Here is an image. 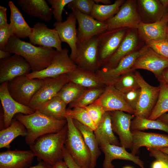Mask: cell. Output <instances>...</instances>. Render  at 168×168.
Returning <instances> with one entry per match:
<instances>
[{
  "instance_id": "obj_1",
  "label": "cell",
  "mask_w": 168,
  "mask_h": 168,
  "mask_svg": "<svg viewBox=\"0 0 168 168\" xmlns=\"http://www.w3.org/2000/svg\"><path fill=\"white\" fill-rule=\"evenodd\" d=\"M3 50L22 56L30 64L33 72L46 68L57 52L53 48L35 46L14 35L10 37Z\"/></svg>"
},
{
  "instance_id": "obj_2",
  "label": "cell",
  "mask_w": 168,
  "mask_h": 168,
  "mask_svg": "<svg viewBox=\"0 0 168 168\" xmlns=\"http://www.w3.org/2000/svg\"><path fill=\"white\" fill-rule=\"evenodd\" d=\"M15 118L26 128L27 134L25 142L29 146L43 135L60 131L67 124L66 119H57L46 115L38 110L30 114H16Z\"/></svg>"
},
{
  "instance_id": "obj_3",
  "label": "cell",
  "mask_w": 168,
  "mask_h": 168,
  "mask_svg": "<svg viewBox=\"0 0 168 168\" xmlns=\"http://www.w3.org/2000/svg\"><path fill=\"white\" fill-rule=\"evenodd\" d=\"M67 132V124L60 131L43 135L29 146L38 161H43L53 166L63 161V150Z\"/></svg>"
},
{
  "instance_id": "obj_4",
  "label": "cell",
  "mask_w": 168,
  "mask_h": 168,
  "mask_svg": "<svg viewBox=\"0 0 168 168\" xmlns=\"http://www.w3.org/2000/svg\"><path fill=\"white\" fill-rule=\"evenodd\" d=\"M68 126L64 146L68 152L80 166L90 168L91 156L90 151L80 131L74 124L73 119L66 116Z\"/></svg>"
},
{
  "instance_id": "obj_5",
  "label": "cell",
  "mask_w": 168,
  "mask_h": 168,
  "mask_svg": "<svg viewBox=\"0 0 168 168\" xmlns=\"http://www.w3.org/2000/svg\"><path fill=\"white\" fill-rule=\"evenodd\" d=\"M44 81L45 79L30 78L26 76H19L8 82V90L15 100L28 106Z\"/></svg>"
},
{
  "instance_id": "obj_6",
  "label": "cell",
  "mask_w": 168,
  "mask_h": 168,
  "mask_svg": "<svg viewBox=\"0 0 168 168\" xmlns=\"http://www.w3.org/2000/svg\"><path fill=\"white\" fill-rule=\"evenodd\" d=\"M68 52L66 48L57 51L46 68L39 71L31 72L26 76L30 78L44 79L56 77L72 71L77 66L71 59Z\"/></svg>"
},
{
  "instance_id": "obj_7",
  "label": "cell",
  "mask_w": 168,
  "mask_h": 168,
  "mask_svg": "<svg viewBox=\"0 0 168 168\" xmlns=\"http://www.w3.org/2000/svg\"><path fill=\"white\" fill-rule=\"evenodd\" d=\"M98 35L77 41L76 54L73 61L77 67L94 72L100 69Z\"/></svg>"
},
{
  "instance_id": "obj_8",
  "label": "cell",
  "mask_w": 168,
  "mask_h": 168,
  "mask_svg": "<svg viewBox=\"0 0 168 168\" xmlns=\"http://www.w3.org/2000/svg\"><path fill=\"white\" fill-rule=\"evenodd\" d=\"M135 72L141 90L134 115L148 119L157 101L160 92V86H155L150 85L143 79L139 72L135 70Z\"/></svg>"
},
{
  "instance_id": "obj_9",
  "label": "cell",
  "mask_w": 168,
  "mask_h": 168,
  "mask_svg": "<svg viewBox=\"0 0 168 168\" xmlns=\"http://www.w3.org/2000/svg\"><path fill=\"white\" fill-rule=\"evenodd\" d=\"M126 33V28H121L106 30L98 35L100 68L116 51Z\"/></svg>"
},
{
  "instance_id": "obj_10",
  "label": "cell",
  "mask_w": 168,
  "mask_h": 168,
  "mask_svg": "<svg viewBox=\"0 0 168 168\" xmlns=\"http://www.w3.org/2000/svg\"><path fill=\"white\" fill-rule=\"evenodd\" d=\"M147 48V46L133 51L121 59L114 67L107 69L100 68L95 73L105 86L113 85L121 76L133 70L136 60Z\"/></svg>"
},
{
  "instance_id": "obj_11",
  "label": "cell",
  "mask_w": 168,
  "mask_h": 168,
  "mask_svg": "<svg viewBox=\"0 0 168 168\" xmlns=\"http://www.w3.org/2000/svg\"><path fill=\"white\" fill-rule=\"evenodd\" d=\"M140 22L134 2L131 0L125 1L117 12L105 21L108 30L126 28L137 29Z\"/></svg>"
},
{
  "instance_id": "obj_12",
  "label": "cell",
  "mask_w": 168,
  "mask_h": 168,
  "mask_svg": "<svg viewBox=\"0 0 168 168\" xmlns=\"http://www.w3.org/2000/svg\"><path fill=\"white\" fill-rule=\"evenodd\" d=\"M7 85V82L1 83L0 85V99L3 110L1 117L3 129L10 125L13 117L16 114H30L36 110L15 100L10 94Z\"/></svg>"
},
{
  "instance_id": "obj_13",
  "label": "cell",
  "mask_w": 168,
  "mask_h": 168,
  "mask_svg": "<svg viewBox=\"0 0 168 168\" xmlns=\"http://www.w3.org/2000/svg\"><path fill=\"white\" fill-rule=\"evenodd\" d=\"M69 82L67 74L45 79L44 84L35 93L28 106L34 110H38L45 102L56 96Z\"/></svg>"
},
{
  "instance_id": "obj_14",
  "label": "cell",
  "mask_w": 168,
  "mask_h": 168,
  "mask_svg": "<svg viewBox=\"0 0 168 168\" xmlns=\"http://www.w3.org/2000/svg\"><path fill=\"white\" fill-rule=\"evenodd\" d=\"M30 64L22 56L14 54L0 59V83L8 82L15 78L26 76L31 72Z\"/></svg>"
},
{
  "instance_id": "obj_15",
  "label": "cell",
  "mask_w": 168,
  "mask_h": 168,
  "mask_svg": "<svg viewBox=\"0 0 168 168\" xmlns=\"http://www.w3.org/2000/svg\"><path fill=\"white\" fill-rule=\"evenodd\" d=\"M110 114L112 130L119 136L121 146L131 150L133 138L130 126L134 115L119 110L110 111Z\"/></svg>"
},
{
  "instance_id": "obj_16",
  "label": "cell",
  "mask_w": 168,
  "mask_h": 168,
  "mask_svg": "<svg viewBox=\"0 0 168 168\" xmlns=\"http://www.w3.org/2000/svg\"><path fill=\"white\" fill-rule=\"evenodd\" d=\"M29 37V42L33 45L54 48L58 51L62 50V42L55 29L49 28L44 23L37 22L32 28Z\"/></svg>"
},
{
  "instance_id": "obj_17",
  "label": "cell",
  "mask_w": 168,
  "mask_h": 168,
  "mask_svg": "<svg viewBox=\"0 0 168 168\" xmlns=\"http://www.w3.org/2000/svg\"><path fill=\"white\" fill-rule=\"evenodd\" d=\"M71 9L78 24L77 29L78 41L88 40L107 30L105 22L98 21L91 16L84 14L76 9Z\"/></svg>"
},
{
  "instance_id": "obj_18",
  "label": "cell",
  "mask_w": 168,
  "mask_h": 168,
  "mask_svg": "<svg viewBox=\"0 0 168 168\" xmlns=\"http://www.w3.org/2000/svg\"><path fill=\"white\" fill-rule=\"evenodd\" d=\"M105 112L119 110L134 115L135 111L127 103L122 93L113 85L105 86L104 91L94 103Z\"/></svg>"
},
{
  "instance_id": "obj_19",
  "label": "cell",
  "mask_w": 168,
  "mask_h": 168,
  "mask_svg": "<svg viewBox=\"0 0 168 168\" xmlns=\"http://www.w3.org/2000/svg\"><path fill=\"white\" fill-rule=\"evenodd\" d=\"M168 68V59L155 52L147 46V49L136 60L133 70L143 69L152 72L158 78Z\"/></svg>"
},
{
  "instance_id": "obj_20",
  "label": "cell",
  "mask_w": 168,
  "mask_h": 168,
  "mask_svg": "<svg viewBox=\"0 0 168 168\" xmlns=\"http://www.w3.org/2000/svg\"><path fill=\"white\" fill-rule=\"evenodd\" d=\"M77 21L75 15L72 12L64 21H56L53 24L58 32L61 42L66 43L70 47L71 51L70 57L73 61L76 54L78 41L76 29Z\"/></svg>"
},
{
  "instance_id": "obj_21",
  "label": "cell",
  "mask_w": 168,
  "mask_h": 168,
  "mask_svg": "<svg viewBox=\"0 0 168 168\" xmlns=\"http://www.w3.org/2000/svg\"><path fill=\"white\" fill-rule=\"evenodd\" d=\"M133 138L131 153L136 155L142 147L158 148L168 147V136L161 134L131 130Z\"/></svg>"
},
{
  "instance_id": "obj_22",
  "label": "cell",
  "mask_w": 168,
  "mask_h": 168,
  "mask_svg": "<svg viewBox=\"0 0 168 168\" xmlns=\"http://www.w3.org/2000/svg\"><path fill=\"white\" fill-rule=\"evenodd\" d=\"M100 146V150L104 153L105 156L103 168H114L115 166L112 162L115 159L131 161L141 168H144V163L140 159L139 156L132 153L128 152L123 147L110 144Z\"/></svg>"
},
{
  "instance_id": "obj_23",
  "label": "cell",
  "mask_w": 168,
  "mask_h": 168,
  "mask_svg": "<svg viewBox=\"0 0 168 168\" xmlns=\"http://www.w3.org/2000/svg\"><path fill=\"white\" fill-rule=\"evenodd\" d=\"M35 156L31 150H8L0 153V168H28Z\"/></svg>"
},
{
  "instance_id": "obj_24",
  "label": "cell",
  "mask_w": 168,
  "mask_h": 168,
  "mask_svg": "<svg viewBox=\"0 0 168 168\" xmlns=\"http://www.w3.org/2000/svg\"><path fill=\"white\" fill-rule=\"evenodd\" d=\"M168 10L159 20L152 23L141 22L137 28L140 37L145 42L166 39Z\"/></svg>"
},
{
  "instance_id": "obj_25",
  "label": "cell",
  "mask_w": 168,
  "mask_h": 168,
  "mask_svg": "<svg viewBox=\"0 0 168 168\" xmlns=\"http://www.w3.org/2000/svg\"><path fill=\"white\" fill-rule=\"evenodd\" d=\"M22 10L28 14L45 21L52 17L51 8L44 0H17Z\"/></svg>"
},
{
  "instance_id": "obj_26",
  "label": "cell",
  "mask_w": 168,
  "mask_h": 168,
  "mask_svg": "<svg viewBox=\"0 0 168 168\" xmlns=\"http://www.w3.org/2000/svg\"><path fill=\"white\" fill-rule=\"evenodd\" d=\"M137 42L138 38L135 33H126L116 51L100 68L107 69L115 66L123 57L133 51Z\"/></svg>"
},
{
  "instance_id": "obj_27",
  "label": "cell",
  "mask_w": 168,
  "mask_h": 168,
  "mask_svg": "<svg viewBox=\"0 0 168 168\" xmlns=\"http://www.w3.org/2000/svg\"><path fill=\"white\" fill-rule=\"evenodd\" d=\"M94 132L100 146L107 144L120 146L112 130L110 112H105Z\"/></svg>"
},
{
  "instance_id": "obj_28",
  "label": "cell",
  "mask_w": 168,
  "mask_h": 168,
  "mask_svg": "<svg viewBox=\"0 0 168 168\" xmlns=\"http://www.w3.org/2000/svg\"><path fill=\"white\" fill-rule=\"evenodd\" d=\"M69 81L86 88L104 87L102 83L95 72L77 67L67 73Z\"/></svg>"
},
{
  "instance_id": "obj_29",
  "label": "cell",
  "mask_w": 168,
  "mask_h": 168,
  "mask_svg": "<svg viewBox=\"0 0 168 168\" xmlns=\"http://www.w3.org/2000/svg\"><path fill=\"white\" fill-rule=\"evenodd\" d=\"M10 10V27L13 35L19 38L29 37L32 28L25 21L22 14L12 1L8 2Z\"/></svg>"
},
{
  "instance_id": "obj_30",
  "label": "cell",
  "mask_w": 168,
  "mask_h": 168,
  "mask_svg": "<svg viewBox=\"0 0 168 168\" xmlns=\"http://www.w3.org/2000/svg\"><path fill=\"white\" fill-rule=\"evenodd\" d=\"M73 120L75 126L82 134L90 151L91 156L90 168H95L97 160L101 154V151L94 131L77 120L73 119Z\"/></svg>"
},
{
  "instance_id": "obj_31",
  "label": "cell",
  "mask_w": 168,
  "mask_h": 168,
  "mask_svg": "<svg viewBox=\"0 0 168 168\" xmlns=\"http://www.w3.org/2000/svg\"><path fill=\"white\" fill-rule=\"evenodd\" d=\"M27 130L21 122L16 119H13L10 125L0 131V148L9 149L10 144L17 137L21 136L26 137Z\"/></svg>"
},
{
  "instance_id": "obj_32",
  "label": "cell",
  "mask_w": 168,
  "mask_h": 168,
  "mask_svg": "<svg viewBox=\"0 0 168 168\" xmlns=\"http://www.w3.org/2000/svg\"><path fill=\"white\" fill-rule=\"evenodd\" d=\"M67 105L60 98L56 96L45 102L37 110L49 117L64 120L66 119Z\"/></svg>"
},
{
  "instance_id": "obj_33",
  "label": "cell",
  "mask_w": 168,
  "mask_h": 168,
  "mask_svg": "<svg viewBox=\"0 0 168 168\" xmlns=\"http://www.w3.org/2000/svg\"><path fill=\"white\" fill-rule=\"evenodd\" d=\"M124 2L123 0H116L113 4L108 5L95 3L91 16L98 21L105 22L117 12Z\"/></svg>"
},
{
  "instance_id": "obj_34",
  "label": "cell",
  "mask_w": 168,
  "mask_h": 168,
  "mask_svg": "<svg viewBox=\"0 0 168 168\" xmlns=\"http://www.w3.org/2000/svg\"><path fill=\"white\" fill-rule=\"evenodd\" d=\"M160 92L156 102L148 119L156 120L168 112V85L160 82Z\"/></svg>"
},
{
  "instance_id": "obj_35",
  "label": "cell",
  "mask_w": 168,
  "mask_h": 168,
  "mask_svg": "<svg viewBox=\"0 0 168 168\" xmlns=\"http://www.w3.org/2000/svg\"><path fill=\"white\" fill-rule=\"evenodd\" d=\"M131 130L141 131L147 129H156L168 133V125L157 119H150L138 116H135L132 120Z\"/></svg>"
},
{
  "instance_id": "obj_36",
  "label": "cell",
  "mask_w": 168,
  "mask_h": 168,
  "mask_svg": "<svg viewBox=\"0 0 168 168\" xmlns=\"http://www.w3.org/2000/svg\"><path fill=\"white\" fill-rule=\"evenodd\" d=\"M105 86L87 88L77 99L69 104V108H85L94 103L103 92Z\"/></svg>"
},
{
  "instance_id": "obj_37",
  "label": "cell",
  "mask_w": 168,
  "mask_h": 168,
  "mask_svg": "<svg viewBox=\"0 0 168 168\" xmlns=\"http://www.w3.org/2000/svg\"><path fill=\"white\" fill-rule=\"evenodd\" d=\"M86 89L69 81L63 86L56 96L67 105L77 99Z\"/></svg>"
},
{
  "instance_id": "obj_38",
  "label": "cell",
  "mask_w": 168,
  "mask_h": 168,
  "mask_svg": "<svg viewBox=\"0 0 168 168\" xmlns=\"http://www.w3.org/2000/svg\"><path fill=\"white\" fill-rule=\"evenodd\" d=\"M135 70L131 71L123 74L113 85L122 93L139 87L135 75Z\"/></svg>"
},
{
  "instance_id": "obj_39",
  "label": "cell",
  "mask_w": 168,
  "mask_h": 168,
  "mask_svg": "<svg viewBox=\"0 0 168 168\" xmlns=\"http://www.w3.org/2000/svg\"><path fill=\"white\" fill-rule=\"evenodd\" d=\"M139 2L141 7L148 16L160 19L166 12V7H164L160 1L141 0Z\"/></svg>"
},
{
  "instance_id": "obj_40",
  "label": "cell",
  "mask_w": 168,
  "mask_h": 168,
  "mask_svg": "<svg viewBox=\"0 0 168 168\" xmlns=\"http://www.w3.org/2000/svg\"><path fill=\"white\" fill-rule=\"evenodd\" d=\"M68 116L82 124L89 127L93 131L96 126L84 108L75 107L67 109L66 116Z\"/></svg>"
},
{
  "instance_id": "obj_41",
  "label": "cell",
  "mask_w": 168,
  "mask_h": 168,
  "mask_svg": "<svg viewBox=\"0 0 168 168\" xmlns=\"http://www.w3.org/2000/svg\"><path fill=\"white\" fill-rule=\"evenodd\" d=\"M95 4L93 0H72L67 5L69 9H76L84 14L91 16Z\"/></svg>"
},
{
  "instance_id": "obj_42",
  "label": "cell",
  "mask_w": 168,
  "mask_h": 168,
  "mask_svg": "<svg viewBox=\"0 0 168 168\" xmlns=\"http://www.w3.org/2000/svg\"><path fill=\"white\" fill-rule=\"evenodd\" d=\"M72 0H48L51 6L52 14L57 22L62 21V12L64 7Z\"/></svg>"
},
{
  "instance_id": "obj_43",
  "label": "cell",
  "mask_w": 168,
  "mask_h": 168,
  "mask_svg": "<svg viewBox=\"0 0 168 168\" xmlns=\"http://www.w3.org/2000/svg\"><path fill=\"white\" fill-rule=\"evenodd\" d=\"M147 45L161 56L168 59V41L166 39L146 42Z\"/></svg>"
},
{
  "instance_id": "obj_44",
  "label": "cell",
  "mask_w": 168,
  "mask_h": 168,
  "mask_svg": "<svg viewBox=\"0 0 168 168\" xmlns=\"http://www.w3.org/2000/svg\"><path fill=\"white\" fill-rule=\"evenodd\" d=\"M84 108L87 112L96 127L106 112L101 106L94 103Z\"/></svg>"
},
{
  "instance_id": "obj_45",
  "label": "cell",
  "mask_w": 168,
  "mask_h": 168,
  "mask_svg": "<svg viewBox=\"0 0 168 168\" xmlns=\"http://www.w3.org/2000/svg\"><path fill=\"white\" fill-rule=\"evenodd\" d=\"M140 90L139 87L121 93L127 103L135 111L139 100Z\"/></svg>"
},
{
  "instance_id": "obj_46",
  "label": "cell",
  "mask_w": 168,
  "mask_h": 168,
  "mask_svg": "<svg viewBox=\"0 0 168 168\" xmlns=\"http://www.w3.org/2000/svg\"><path fill=\"white\" fill-rule=\"evenodd\" d=\"M12 35L9 24L0 28V49H3L10 37Z\"/></svg>"
},
{
  "instance_id": "obj_47",
  "label": "cell",
  "mask_w": 168,
  "mask_h": 168,
  "mask_svg": "<svg viewBox=\"0 0 168 168\" xmlns=\"http://www.w3.org/2000/svg\"><path fill=\"white\" fill-rule=\"evenodd\" d=\"M149 155L154 157L156 160L163 162L166 168H168V155L159 150L154 148L147 147Z\"/></svg>"
},
{
  "instance_id": "obj_48",
  "label": "cell",
  "mask_w": 168,
  "mask_h": 168,
  "mask_svg": "<svg viewBox=\"0 0 168 168\" xmlns=\"http://www.w3.org/2000/svg\"><path fill=\"white\" fill-rule=\"evenodd\" d=\"M63 161L69 168H83L75 162L67 151L64 146L63 150Z\"/></svg>"
},
{
  "instance_id": "obj_49",
  "label": "cell",
  "mask_w": 168,
  "mask_h": 168,
  "mask_svg": "<svg viewBox=\"0 0 168 168\" xmlns=\"http://www.w3.org/2000/svg\"><path fill=\"white\" fill-rule=\"evenodd\" d=\"M7 8L6 7L0 6V28L8 24L7 22Z\"/></svg>"
},
{
  "instance_id": "obj_50",
  "label": "cell",
  "mask_w": 168,
  "mask_h": 168,
  "mask_svg": "<svg viewBox=\"0 0 168 168\" xmlns=\"http://www.w3.org/2000/svg\"><path fill=\"white\" fill-rule=\"evenodd\" d=\"M157 79L159 82H164L168 85V68L164 71L161 76Z\"/></svg>"
},
{
  "instance_id": "obj_51",
  "label": "cell",
  "mask_w": 168,
  "mask_h": 168,
  "mask_svg": "<svg viewBox=\"0 0 168 168\" xmlns=\"http://www.w3.org/2000/svg\"><path fill=\"white\" fill-rule=\"evenodd\" d=\"M28 168H53V166L44 161H40L37 165Z\"/></svg>"
},
{
  "instance_id": "obj_52",
  "label": "cell",
  "mask_w": 168,
  "mask_h": 168,
  "mask_svg": "<svg viewBox=\"0 0 168 168\" xmlns=\"http://www.w3.org/2000/svg\"><path fill=\"white\" fill-rule=\"evenodd\" d=\"M152 168H166V167L163 162L156 160L152 163Z\"/></svg>"
},
{
  "instance_id": "obj_53",
  "label": "cell",
  "mask_w": 168,
  "mask_h": 168,
  "mask_svg": "<svg viewBox=\"0 0 168 168\" xmlns=\"http://www.w3.org/2000/svg\"><path fill=\"white\" fill-rule=\"evenodd\" d=\"M53 168H69V167L64 161H61L53 166Z\"/></svg>"
},
{
  "instance_id": "obj_54",
  "label": "cell",
  "mask_w": 168,
  "mask_h": 168,
  "mask_svg": "<svg viewBox=\"0 0 168 168\" xmlns=\"http://www.w3.org/2000/svg\"><path fill=\"white\" fill-rule=\"evenodd\" d=\"M11 53L3 50L0 49V59L7 58L11 56Z\"/></svg>"
},
{
  "instance_id": "obj_55",
  "label": "cell",
  "mask_w": 168,
  "mask_h": 168,
  "mask_svg": "<svg viewBox=\"0 0 168 168\" xmlns=\"http://www.w3.org/2000/svg\"><path fill=\"white\" fill-rule=\"evenodd\" d=\"M95 3L103 5H108L111 4V2L110 0H93Z\"/></svg>"
},
{
  "instance_id": "obj_56",
  "label": "cell",
  "mask_w": 168,
  "mask_h": 168,
  "mask_svg": "<svg viewBox=\"0 0 168 168\" xmlns=\"http://www.w3.org/2000/svg\"><path fill=\"white\" fill-rule=\"evenodd\" d=\"M157 119L168 125V113H166L163 114Z\"/></svg>"
},
{
  "instance_id": "obj_57",
  "label": "cell",
  "mask_w": 168,
  "mask_h": 168,
  "mask_svg": "<svg viewBox=\"0 0 168 168\" xmlns=\"http://www.w3.org/2000/svg\"><path fill=\"white\" fill-rule=\"evenodd\" d=\"M168 155V147H162L156 148Z\"/></svg>"
},
{
  "instance_id": "obj_58",
  "label": "cell",
  "mask_w": 168,
  "mask_h": 168,
  "mask_svg": "<svg viewBox=\"0 0 168 168\" xmlns=\"http://www.w3.org/2000/svg\"><path fill=\"white\" fill-rule=\"evenodd\" d=\"M166 39L168 41V27H167V33H166Z\"/></svg>"
},
{
  "instance_id": "obj_59",
  "label": "cell",
  "mask_w": 168,
  "mask_h": 168,
  "mask_svg": "<svg viewBox=\"0 0 168 168\" xmlns=\"http://www.w3.org/2000/svg\"><path fill=\"white\" fill-rule=\"evenodd\" d=\"M124 168H132L130 166H126V167H124Z\"/></svg>"
}]
</instances>
